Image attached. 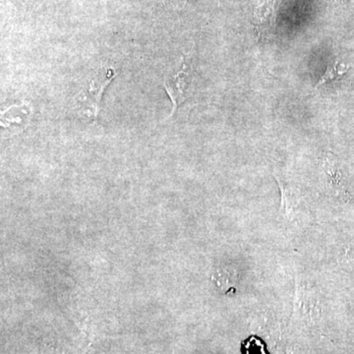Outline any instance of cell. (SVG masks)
<instances>
[{
    "label": "cell",
    "instance_id": "4",
    "mask_svg": "<svg viewBox=\"0 0 354 354\" xmlns=\"http://www.w3.org/2000/svg\"><path fill=\"white\" fill-rule=\"evenodd\" d=\"M348 67L344 64H341L339 62H335L334 64H330L327 67L324 75L319 79L318 83L316 84V88L320 86L325 85V84L332 82L335 79L344 75L348 72Z\"/></svg>",
    "mask_w": 354,
    "mask_h": 354
},
{
    "label": "cell",
    "instance_id": "2",
    "mask_svg": "<svg viewBox=\"0 0 354 354\" xmlns=\"http://www.w3.org/2000/svg\"><path fill=\"white\" fill-rule=\"evenodd\" d=\"M194 69L187 57L183 58V66L177 73L165 81V88L172 102V113L183 104L193 92Z\"/></svg>",
    "mask_w": 354,
    "mask_h": 354
},
{
    "label": "cell",
    "instance_id": "6",
    "mask_svg": "<svg viewBox=\"0 0 354 354\" xmlns=\"http://www.w3.org/2000/svg\"><path fill=\"white\" fill-rule=\"evenodd\" d=\"M335 1L344 2V1H346V0H335Z\"/></svg>",
    "mask_w": 354,
    "mask_h": 354
},
{
    "label": "cell",
    "instance_id": "5",
    "mask_svg": "<svg viewBox=\"0 0 354 354\" xmlns=\"http://www.w3.org/2000/svg\"><path fill=\"white\" fill-rule=\"evenodd\" d=\"M245 353L244 354H267L265 351L264 344L257 337H251L246 344H244Z\"/></svg>",
    "mask_w": 354,
    "mask_h": 354
},
{
    "label": "cell",
    "instance_id": "3",
    "mask_svg": "<svg viewBox=\"0 0 354 354\" xmlns=\"http://www.w3.org/2000/svg\"><path fill=\"white\" fill-rule=\"evenodd\" d=\"M253 16L258 32L268 36L274 25V0H265L254 9Z\"/></svg>",
    "mask_w": 354,
    "mask_h": 354
},
{
    "label": "cell",
    "instance_id": "1",
    "mask_svg": "<svg viewBox=\"0 0 354 354\" xmlns=\"http://www.w3.org/2000/svg\"><path fill=\"white\" fill-rule=\"evenodd\" d=\"M114 76L115 73H113V68L102 69L92 80L88 81L76 97V109L80 115L88 120H97L102 95Z\"/></svg>",
    "mask_w": 354,
    "mask_h": 354
}]
</instances>
